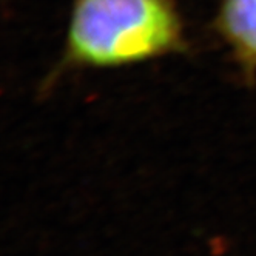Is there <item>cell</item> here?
I'll return each mask as SVG.
<instances>
[{"instance_id":"7a4b0ae2","label":"cell","mask_w":256,"mask_h":256,"mask_svg":"<svg viewBox=\"0 0 256 256\" xmlns=\"http://www.w3.org/2000/svg\"><path fill=\"white\" fill-rule=\"evenodd\" d=\"M214 31L228 46L244 79H256V0H221Z\"/></svg>"},{"instance_id":"6da1fadb","label":"cell","mask_w":256,"mask_h":256,"mask_svg":"<svg viewBox=\"0 0 256 256\" xmlns=\"http://www.w3.org/2000/svg\"><path fill=\"white\" fill-rule=\"evenodd\" d=\"M187 51L176 0H72L65 50L46 82L72 68H119Z\"/></svg>"}]
</instances>
